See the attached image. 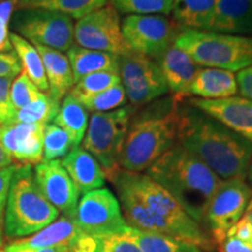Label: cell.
<instances>
[{
  "label": "cell",
  "instance_id": "obj_1",
  "mask_svg": "<svg viewBox=\"0 0 252 252\" xmlns=\"http://www.w3.org/2000/svg\"><path fill=\"white\" fill-rule=\"evenodd\" d=\"M108 179L115 186L128 226L212 250L213 242L200 224L149 175L119 168Z\"/></svg>",
  "mask_w": 252,
  "mask_h": 252
},
{
  "label": "cell",
  "instance_id": "obj_2",
  "mask_svg": "<svg viewBox=\"0 0 252 252\" xmlns=\"http://www.w3.org/2000/svg\"><path fill=\"white\" fill-rule=\"evenodd\" d=\"M178 144L193 153L220 180L247 178L252 143L191 104H176Z\"/></svg>",
  "mask_w": 252,
  "mask_h": 252
},
{
  "label": "cell",
  "instance_id": "obj_3",
  "mask_svg": "<svg viewBox=\"0 0 252 252\" xmlns=\"http://www.w3.org/2000/svg\"><path fill=\"white\" fill-rule=\"evenodd\" d=\"M152 180L200 224L220 179L198 158L176 143L146 171Z\"/></svg>",
  "mask_w": 252,
  "mask_h": 252
},
{
  "label": "cell",
  "instance_id": "obj_4",
  "mask_svg": "<svg viewBox=\"0 0 252 252\" xmlns=\"http://www.w3.org/2000/svg\"><path fill=\"white\" fill-rule=\"evenodd\" d=\"M178 99L166 98L133 116L128 126L118 166L127 172H146L178 143Z\"/></svg>",
  "mask_w": 252,
  "mask_h": 252
},
{
  "label": "cell",
  "instance_id": "obj_5",
  "mask_svg": "<svg viewBox=\"0 0 252 252\" xmlns=\"http://www.w3.org/2000/svg\"><path fill=\"white\" fill-rule=\"evenodd\" d=\"M59 210L41 193L33 167L17 165L9 186L4 215V234L24 238L40 231L59 217Z\"/></svg>",
  "mask_w": 252,
  "mask_h": 252
},
{
  "label": "cell",
  "instance_id": "obj_6",
  "mask_svg": "<svg viewBox=\"0 0 252 252\" xmlns=\"http://www.w3.org/2000/svg\"><path fill=\"white\" fill-rule=\"evenodd\" d=\"M174 45L201 68H219L234 72L252 65V36L184 28Z\"/></svg>",
  "mask_w": 252,
  "mask_h": 252
},
{
  "label": "cell",
  "instance_id": "obj_7",
  "mask_svg": "<svg viewBox=\"0 0 252 252\" xmlns=\"http://www.w3.org/2000/svg\"><path fill=\"white\" fill-rule=\"evenodd\" d=\"M134 112L135 106L126 104L110 112H94L89 118L82 147L96 158L105 178L119 169V152Z\"/></svg>",
  "mask_w": 252,
  "mask_h": 252
},
{
  "label": "cell",
  "instance_id": "obj_8",
  "mask_svg": "<svg viewBox=\"0 0 252 252\" xmlns=\"http://www.w3.org/2000/svg\"><path fill=\"white\" fill-rule=\"evenodd\" d=\"M181 28L166 15H126L122 20L124 41L130 52L158 61L175 43Z\"/></svg>",
  "mask_w": 252,
  "mask_h": 252
},
{
  "label": "cell",
  "instance_id": "obj_9",
  "mask_svg": "<svg viewBox=\"0 0 252 252\" xmlns=\"http://www.w3.org/2000/svg\"><path fill=\"white\" fill-rule=\"evenodd\" d=\"M13 27L19 35L34 46L68 52L74 46L71 18L58 12L40 8H19L14 13Z\"/></svg>",
  "mask_w": 252,
  "mask_h": 252
},
{
  "label": "cell",
  "instance_id": "obj_10",
  "mask_svg": "<svg viewBox=\"0 0 252 252\" xmlns=\"http://www.w3.org/2000/svg\"><path fill=\"white\" fill-rule=\"evenodd\" d=\"M71 219L82 234L91 237L124 234L128 228L118 198L104 187L84 194Z\"/></svg>",
  "mask_w": 252,
  "mask_h": 252
},
{
  "label": "cell",
  "instance_id": "obj_11",
  "mask_svg": "<svg viewBox=\"0 0 252 252\" xmlns=\"http://www.w3.org/2000/svg\"><path fill=\"white\" fill-rule=\"evenodd\" d=\"M119 75L133 106L152 103L169 91L158 62L147 56L132 52L119 56Z\"/></svg>",
  "mask_w": 252,
  "mask_h": 252
},
{
  "label": "cell",
  "instance_id": "obj_12",
  "mask_svg": "<svg viewBox=\"0 0 252 252\" xmlns=\"http://www.w3.org/2000/svg\"><path fill=\"white\" fill-rule=\"evenodd\" d=\"M74 42L82 48L117 56L130 52L123 36L121 14L111 5H105L77 20L74 27Z\"/></svg>",
  "mask_w": 252,
  "mask_h": 252
},
{
  "label": "cell",
  "instance_id": "obj_13",
  "mask_svg": "<svg viewBox=\"0 0 252 252\" xmlns=\"http://www.w3.org/2000/svg\"><path fill=\"white\" fill-rule=\"evenodd\" d=\"M251 197L252 188L244 179L234 178L220 181L204 216L216 243H222L229 230L244 215Z\"/></svg>",
  "mask_w": 252,
  "mask_h": 252
},
{
  "label": "cell",
  "instance_id": "obj_14",
  "mask_svg": "<svg viewBox=\"0 0 252 252\" xmlns=\"http://www.w3.org/2000/svg\"><path fill=\"white\" fill-rule=\"evenodd\" d=\"M34 179L48 202L64 216L72 217L80 191L62 166L61 160H42L33 169Z\"/></svg>",
  "mask_w": 252,
  "mask_h": 252
},
{
  "label": "cell",
  "instance_id": "obj_15",
  "mask_svg": "<svg viewBox=\"0 0 252 252\" xmlns=\"http://www.w3.org/2000/svg\"><path fill=\"white\" fill-rule=\"evenodd\" d=\"M45 124L11 123L0 126V143L18 165H37L43 160Z\"/></svg>",
  "mask_w": 252,
  "mask_h": 252
},
{
  "label": "cell",
  "instance_id": "obj_16",
  "mask_svg": "<svg viewBox=\"0 0 252 252\" xmlns=\"http://www.w3.org/2000/svg\"><path fill=\"white\" fill-rule=\"evenodd\" d=\"M188 103L252 143V100L231 96L220 99L193 98Z\"/></svg>",
  "mask_w": 252,
  "mask_h": 252
},
{
  "label": "cell",
  "instance_id": "obj_17",
  "mask_svg": "<svg viewBox=\"0 0 252 252\" xmlns=\"http://www.w3.org/2000/svg\"><path fill=\"white\" fill-rule=\"evenodd\" d=\"M157 62L161 69L168 90L174 94L175 99L181 100L189 96L191 83L201 69L200 65L175 45Z\"/></svg>",
  "mask_w": 252,
  "mask_h": 252
},
{
  "label": "cell",
  "instance_id": "obj_18",
  "mask_svg": "<svg viewBox=\"0 0 252 252\" xmlns=\"http://www.w3.org/2000/svg\"><path fill=\"white\" fill-rule=\"evenodd\" d=\"M62 166L76 186L80 194H87L102 188L105 184V174L96 158L83 147H72L61 159Z\"/></svg>",
  "mask_w": 252,
  "mask_h": 252
},
{
  "label": "cell",
  "instance_id": "obj_19",
  "mask_svg": "<svg viewBox=\"0 0 252 252\" xmlns=\"http://www.w3.org/2000/svg\"><path fill=\"white\" fill-rule=\"evenodd\" d=\"M209 31L252 36V0H219Z\"/></svg>",
  "mask_w": 252,
  "mask_h": 252
},
{
  "label": "cell",
  "instance_id": "obj_20",
  "mask_svg": "<svg viewBox=\"0 0 252 252\" xmlns=\"http://www.w3.org/2000/svg\"><path fill=\"white\" fill-rule=\"evenodd\" d=\"M35 48L42 59L46 78L48 82V94L50 98L61 103L62 99L69 94L74 87V77L69 59L63 52L37 46Z\"/></svg>",
  "mask_w": 252,
  "mask_h": 252
},
{
  "label": "cell",
  "instance_id": "obj_21",
  "mask_svg": "<svg viewBox=\"0 0 252 252\" xmlns=\"http://www.w3.org/2000/svg\"><path fill=\"white\" fill-rule=\"evenodd\" d=\"M82 235L80 229L75 224L71 217L62 215L35 234L12 242L18 248L24 249H42L60 247V245H71Z\"/></svg>",
  "mask_w": 252,
  "mask_h": 252
},
{
  "label": "cell",
  "instance_id": "obj_22",
  "mask_svg": "<svg viewBox=\"0 0 252 252\" xmlns=\"http://www.w3.org/2000/svg\"><path fill=\"white\" fill-rule=\"evenodd\" d=\"M238 93L236 75L219 68H201L190 86L189 94L201 99H220Z\"/></svg>",
  "mask_w": 252,
  "mask_h": 252
},
{
  "label": "cell",
  "instance_id": "obj_23",
  "mask_svg": "<svg viewBox=\"0 0 252 252\" xmlns=\"http://www.w3.org/2000/svg\"><path fill=\"white\" fill-rule=\"evenodd\" d=\"M67 53L72 77H74V84L81 78L94 72L110 71L119 74V56L117 55L82 48L76 45L72 46Z\"/></svg>",
  "mask_w": 252,
  "mask_h": 252
},
{
  "label": "cell",
  "instance_id": "obj_24",
  "mask_svg": "<svg viewBox=\"0 0 252 252\" xmlns=\"http://www.w3.org/2000/svg\"><path fill=\"white\" fill-rule=\"evenodd\" d=\"M219 0H174L173 21L186 30L209 31L215 17Z\"/></svg>",
  "mask_w": 252,
  "mask_h": 252
},
{
  "label": "cell",
  "instance_id": "obj_25",
  "mask_svg": "<svg viewBox=\"0 0 252 252\" xmlns=\"http://www.w3.org/2000/svg\"><path fill=\"white\" fill-rule=\"evenodd\" d=\"M53 123L65 131L70 138L72 147L80 146L89 124V111L83 104L68 94L60 104L59 112Z\"/></svg>",
  "mask_w": 252,
  "mask_h": 252
},
{
  "label": "cell",
  "instance_id": "obj_26",
  "mask_svg": "<svg viewBox=\"0 0 252 252\" xmlns=\"http://www.w3.org/2000/svg\"><path fill=\"white\" fill-rule=\"evenodd\" d=\"M9 41L12 48L20 60L23 71L42 93H48V82L46 78L42 59L35 46L15 33H9Z\"/></svg>",
  "mask_w": 252,
  "mask_h": 252
},
{
  "label": "cell",
  "instance_id": "obj_27",
  "mask_svg": "<svg viewBox=\"0 0 252 252\" xmlns=\"http://www.w3.org/2000/svg\"><path fill=\"white\" fill-rule=\"evenodd\" d=\"M109 0H19V8H40L58 12L80 20L91 12L108 5Z\"/></svg>",
  "mask_w": 252,
  "mask_h": 252
},
{
  "label": "cell",
  "instance_id": "obj_28",
  "mask_svg": "<svg viewBox=\"0 0 252 252\" xmlns=\"http://www.w3.org/2000/svg\"><path fill=\"white\" fill-rule=\"evenodd\" d=\"M71 252H143L135 242L125 234L91 237L82 234L70 248Z\"/></svg>",
  "mask_w": 252,
  "mask_h": 252
},
{
  "label": "cell",
  "instance_id": "obj_29",
  "mask_svg": "<svg viewBox=\"0 0 252 252\" xmlns=\"http://www.w3.org/2000/svg\"><path fill=\"white\" fill-rule=\"evenodd\" d=\"M125 234L139 245L143 252H206L196 245L166 237V236L149 234L128 226Z\"/></svg>",
  "mask_w": 252,
  "mask_h": 252
},
{
  "label": "cell",
  "instance_id": "obj_30",
  "mask_svg": "<svg viewBox=\"0 0 252 252\" xmlns=\"http://www.w3.org/2000/svg\"><path fill=\"white\" fill-rule=\"evenodd\" d=\"M60 104L50 98L47 93H43L33 102L15 111L13 123L26 124H49L58 115Z\"/></svg>",
  "mask_w": 252,
  "mask_h": 252
},
{
  "label": "cell",
  "instance_id": "obj_31",
  "mask_svg": "<svg viewBox=\"0 0 252 252\" xmlns=\"http://www.w3.org/2000/svg\"><path fill=\"white\" fill-rule=\"evenodd\" d=\"M121 83V75L118 72H94V74L88 75V76L81 78L80 81L76 82L74 87L71 88V90L69 91V94L77 100H82L93 97L94 94Z\"/></svg>",
  "mask_w": 252,
  "mask_h": 252
},
{
  "label": "cell",
  "instance_id": "obj_32",
  "mask_svg": "<svg viewBox=\"0 0 252 252\" xmlns=\"http://www.w3.org/2000/svg\"><path fill=\"white\" fill-rule=\"evenodd\" d=\"M174 0H110L119 14L126 15H151L171 14Z\"/></svg>",
  "mask_w": 252,
  "mask_h": 252
},
{
  "label": "cell",
  "instance_id": "obj_33",
  "mask_svg": "<svg viewBox=\"0 0 252 252\" xmlns=\"http://www.w3.org/2000/svg\"><path fill=\"white\" fill-rule=\"evenodd\" d=\"M83 104L88 111L94 112H110L113 110L123 108L127 104V97L122 83L113 86L102 93L94 94L89 98L78 100Z\"/></svg>",
  "mask_w": 252,
  "mask_h": 252
},
{
  "label": "cell",
  "instance_id": "obj_34",
  "mask_svg": "<svg viewBox=\"0 0 252 252\" xmlns=\"http://www.w3.org/2000/svg\"><path fill=\"white\" fill-rule=\"evenodd\" d=\"M72 149L69 135L54 123L46 125L43 133V160H58L64 158Z\"/></svg>",
  "mask_w": 252,
  "mask_h": 252
},
{
  "label": "cell",
  "instance_id": "obj_35",
  "mask_svg": "<svg viewBox=\"0 0 252 252\" xmlns=\"http://www.w3.org/2000/svg\"><path fill=\"white\" fill-rule=\"evenodd\" d=\"M42 94V91L31 81V78L24 71H21L12 82L11 100L15 110L24 108Z\"/></svg>",
  "mask_w": 252,
  "mask_h": 252
},
{
  "label": "cell",
  "instance_id": "obj_36",
  "mask_svg": "<svg viewBox=\"0 0 252 252\" xmlns=\"http://www.w3.org/2000/svg\"><path fill=\"white\" fill-rule=\"evenodd\" d=\"M19 0H1L0 1V53L11 50L8 24L14 7L18 6Z\"/></svg>",
  "mask_w": 252,
  "mask_h": 252
},
{
  "label": "cell",
  "instance_id": "obj_37",
  "mask_svg": "<svg viewBox=\"0 0 252 252\" xmlns=\"http://www.w3.org/2000/svg\"><path fill=\"white\" fill-rule=\"evenodd\" d=\"M12 78H0V126L13 123L15 111L11 100Z\"/></svg>",
  "mask_w": 252,
  "mask_h": 252
},
{
  "label": "cell",
  "instance_id": "obj_38",
  "mask_svg": "<svg viewBox=\"0 0 252 252\" xmlns=\"http://www.w3.org/2000/svg\"><path fill=\"white\" fill-rule=\"evenodd\" d=\"M21 71L23 65L14 50L0 53V78L14 80Z\"/></svg>",
  "mask_w": 252,
  "mask_h": 252
},
{
  "label": "cell",
  "instance_id": "obj_39",
  "mask_svg": "<svg viewBox=\"0 0 252 252\" xmlns=\"http://www.w3.org/2000/svg\"><path fill=\"white\" fill-rule=\"evenodd\" d=\"M17 165H12L5 168H0V220H4L6 201H7L9 186H11L12 176L14 174Z\"/></svg>",
  "mask_w": 252,
  "mask_h": 252
},
{
  "label": "cell",
  "instance_id": "obj_40",
  "mask_svg": "<svg viewBox=\"0 0 252 252\" xmlns=\"http://www.w3.org/2000/svg\"><path fill=\"white\" fill-rule=\"evenodd\" d=\"M226 236L235 237L252 248V225L248 217L243 215L236 224L229 230Z\"/></svg>",
  "mask_w": 252,
  "mask_h": 252
},
{
  "label": "cell",
  "instance_id": "obj_41",
  "mask_svg": "<svg viewBox=\"0 0 252 252\" xmlns=\"http://www.w3.org/2000/svg\"><path fill=\"white\" fill-rule=\"evenodd\" d=\"M236 82L241 96L252 100V65L239 70L236 75Z\"/></svg>",
  "mask_w": 252,
  "mask_h": 252
},
{
  "label": "cell",
  "instance_id": "obj_42",
  "mask_svg": "<svg viewBox=\"0 0 252 252\" xmlns=\"http://www.w3.org/2000/svg\"><path fill=\"white\" fill-rule=\"evenodd\" d=\"M220 252H252V248L230 236H226L224 241L220 244Z\"/></svg>",
  "mask_w": 252,
  "mask_h": 252
},
{
  "label": "cell",
  "instance_id": "obj_43",
  "mask_svg": "<svg viewBox=\"0 0 252 252\" xmlns=\"http://www.w3.org/2000/svg\"><path fill=\"white\" fill-rule=\"evenodd\" d=\"M5 252H71L70 248L68 245H60V247H53V248H42V249H24L18 248L9 243L6 245L4 249Z\"/></svg>",
  "mask_w": 252,
  "mask_h": 252
},
{
  "label": "cell",
  "instance_id": "obj_44",
  "mask_svg": "<svg viewBox=\"0 0 252 252\" xmlns=\"http://www.w3.org/2000/svg\"><path fill=\"white\" fill-rule=\"evenodd\" d=\"M12 165H15V163L12 160V158L9 157V154L6 152L2 144L0 143V168H5V167H9Z\"/></svg>",
  "mask_w": 252,
  "mask_h": 252
},
{
  "label": "cell",
  "instance_id": "obj_45",
  "mask_svg": "<svg viewBox=\"0 0 252 252\" xmlns=\"http://www.w3.org/2000/svg\"><path fill=\"white\" fill-rule=\"evenodd\" d=\"M244 215L248 217V220H250V223H251V225H252V202H251V201H250V203H249L247 210H245Z\"/></svg>",
  "mask_w": 252,
  "mask_h": 252
},
{
  "label": "cell",
  "instance_id": "obj_46",
  "mask_svg": "<svg viewBox=\"0 0 252 252\" xmlns=\"http://www.w3.org/2000/svg\"><path fill=\"white\" fill-rule=\"evenodd\" d=\"M247 179L249 180V182H250V185L252 186V159H251V162H250V165H249V168H248Z\"/></svg>",
  "mask_w": 252,
  "mask_h": 252
},
{
  "label": "cell",
  "instance_id": "obj_47",
  "mask_svg": "<svg viewBox=\"0 0 252 252\" xmlns=\"http://www.w3.org/2000/svg\"><path fill=\"white\" fill-rule=\"evenodd\" d=\"M2 234H4V230H2L1 220H0V247H1L2 242H4V237H2Z\"/></svg>",
  "mask_w": 252,
  "mask_h": 252
},
{
  "label": "cell",
  "instance_id": "obj_48",
  "mask_svg": "<svg viewBox=\"0 0 252 252\" xmlns=\"http://www.w3.org/2000/svg\"><path fill=\"white\" fill-rule=\"evenodd\" d=\"M251 202H252V197H251Z\"/></svg>",
  "mask_w": 252,
  "mask_h": 252
},
{
  "label": "cell",
  "instance_id": "obj_49",
  "mask_svg": "<svg viewBox=\"0 0 252 252\" xmlns=\"http://www.w3.org/2000/svg\"><path fill=\"white\" fill-rule=\"evenodd\" d=\"M1 252H5V251H1Z\"/></svg>",
  "mask_w": 252,
  "mask_h": 252
}]
</instances>
